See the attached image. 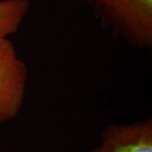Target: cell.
Listing matches in <instances>:
<instances>
[{
  "label": "cell",
  "mask_w": 152,
  "mask_h": 152,
  "mask_svg": "<svg viewBox=\"0 0 152 152\" xmlns=\"http://www.w3.org/2000/svg\"><path fill=\"white\" fill-rule=\"evenodd\" d=\"M113 37L140 49L152 47V0H81Z\"/></svg>",
  "instance_id": "obj_1"
},
{
  "label": "cell",
  "mask_w": 152,
  "mask_h": 152,
  "mask_svg": "<svg viewBox=\"0 0 152 152\" xmlns=\"http://www.w3.org/2000/svg\"><path fill=\"white\" fill-rule=\"evenodd\" d=\"M28 70L8 37H0V124L16 118L21 109Z\"/></svg>",
  "instance_id": "obj_2"
},
{
  "label": "cell",
  "mask_w": 152,
  "mask_h": 152,
  "mask_svg": "<svg viewBox=\"0 0 152 152\" xmlns=\"http://www.w3.org/2000/svg\"><path fill=\"white\" fill-rule=\"evenodd\" d=\"M90 152H152V119L109 125L102 132L101 144Z\"/></svg>",
  "instance_id": "obj_3"
},
{
  "label": "cell",
  "mask_w": 152,
  "mask_h": 152,
  "mask_svg": "<svg viewBox=\"0 0 152 152\" xmlns=\"http://www.w3.org/2000/svg\"><path fill=\"white\" fill-rule=\"evenodd\" d=\"M30 6L29 0L0 1V37H8L18 31Z\"/></svg>",
  "instance_id": "obj_4"
}]
</instances>
